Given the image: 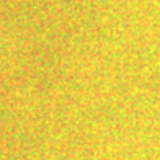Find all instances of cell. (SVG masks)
Returning <instances> with one entry per match:
<instances>
[]
</instances>
